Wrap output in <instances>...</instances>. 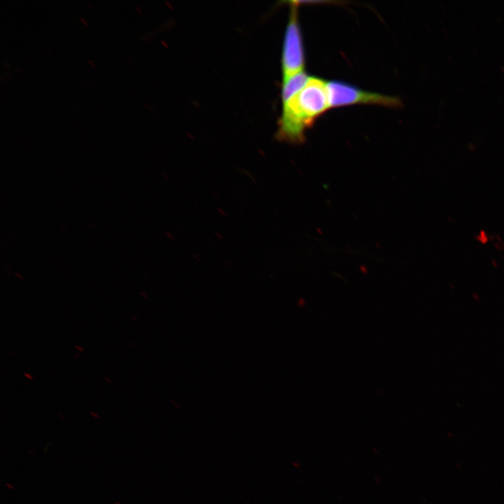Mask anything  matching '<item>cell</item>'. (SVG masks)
Listing matches in <instances>:
<instances>
[{"mask_svg":"<svg viewBox=\"0 0 504 504\" xmlns=\"http://www.w3.org/2000/svg\"><path fill=\"white\" fill-rule=\"evenodd\" d=\"M326 83L311 76L306 85L295 95L282 102V113L277 136L280 140L300 144L304 132L329 107Z\"/></svg>","mask_w":504,"mask_h":504,"instance_id":"cell-1","label":"cell"},{"mask_svg":"<svg viewBox=\"0 0 504 504\" xmlns=\"http://www.w3.org/2000/svg\"><path fill=\"white\" fill-rule=\"evenodd\" d=\"M311 76L304 71L283 80L281 101L286 102L299 92L307 83Z\"/></svg>","mask_w":504,"mask_h":504,"instance_id":"cell-4","label":"cell"},{"mask_svg":"<svg viewBox=\"0 0 504 504\" xmlns=\"http://www.w3.org/2000/svg\"><path fill=\"white\" fill-rule=\"evenodd\" d=\"M330 108L350 106L356 104H376L388 107H398L400 101L396 97L368 92L340 80L326 83Z\"/></svg>","mask_w":504,"mask_h":504,"instance_id":"cell-3","label":"cell"},{"mask_svg":"<svg viewBox=\"0 0 504 504\" xmlns=\"http://www.w3.org/2000/svg\"><path fill=\"white\" fill-rule=\"evenodd\" d=\"M289 20L286 28L281 55L283 80L303 71L305 62L302 37L298 16L297 1L290 2Z\"/></svg>","mask_w":504,"mask_h":504,"instance_id":"cell-2","label":"cell"}]
</instances>
